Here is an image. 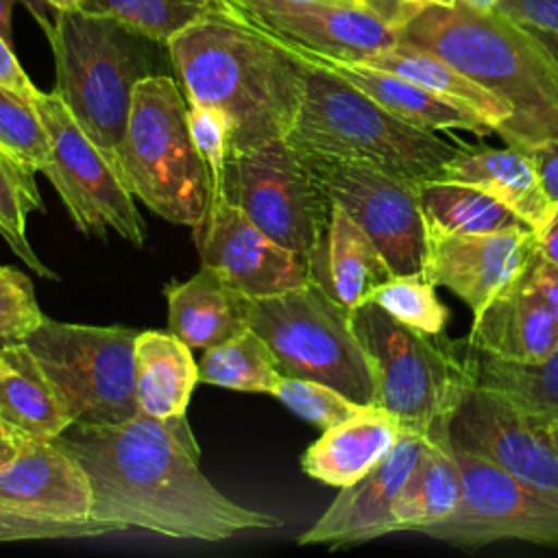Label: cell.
<instances>
[{
  "label": "cell",
  "instance_id": "cell-8",
  "mask_svg": "<svg viewBox=\"0 0 558 558\" xmlns=\"http://www.w3.org/2000/svg\"><path fill=\"white\" fill-rule=\"evenodd\" d=\"M351 323L371 362L375 405L403 427L447 442L449 416L466 386L453 340L410 329L373 301L353 307Z\"/></svg>",
  "mask_w": 558,
  "mask_h": 558
},
{
  "label": "cell",
  "instance_id": "cell-20",
  "mask_svg": "<svg viewBox=\"0 0 558 558\" xmlns=\"http://www.w3.org/2000/svg\"><path fill=\"white\" fill-rule=\"evenodd\" d=\"M283 46H288L301 59L336 72L338 76L355 85L360 92H364L368 98H373L377 105H381L386 111H390L392 116H397L399 120L412 126L427 129V131H449V133L466 131V133H473L475 137H486L495 133V126L480 113L462 105H456L399 74H392L360 61H340V59L323 57L292 44H283Z\"/></svg>",
  "mask_w": 558,
  "mask_h": 558
},
{
  "label": "cell",
  "instance_id": "cell-45",
  "mask_svg": "<svg viewBox=\"0 0 558 558\" xmlns=\"http://www.w3.org/2000/svg\"><path fill=\"white\" fill-rule=\"evenodd\" d=\"M530 153L538 166L547 194L558 205V142H543L534 146Z\"/></svg>",
  "mask_w": 558,
  "mask_h": 558
},
{
  "label": "cell",
  "instance_id": "cell-15",
  "mask_svg": "<svg viewBox=\"0 0 558 558\" xmlns=\"http://www.w3.org/2000/svg\"><path fill=\"white\" fill-rule=\"evenodd\" d=\"M447 445L558 495V453L547 434L493 390L466 381L447 423Z\"/></svg>",
  "mask_w": 558,
  "mask_h": 558
},
{
  "label": "cell",
  "instance_id": "cell-48",
  "mask_svg": "<svg viewBox=\"0 0 558 558\" xmlns=\"http://www.w3.org/2000/svg\"><path fill=\"white\" fill-rule=\"evenodd\" d=\"M28 436H0V469L15 458V453L20 451L22 440Z\"/></svg>",
  "mask_w": 558,
  "mask_h": 558
},
{
  "label": "cell",
  "instance_id": "cell-27",
  "mask_svg": "<svg viewBox=\"0 0 558 558\" xmlns=\"http://www.w3.org/2000/svg\"><path fill=\"white\" fill-rule=\"evenodd\" d=\"M133 366L140 412L155 418H177L187 412L190 397L201 379L192 349L183 340L172 331H137Z\"/></svg>",
  "mask_w": 558,
  "mask_h": 558
},
{
  "label": "cell",
  "instance_id": "cell-39",
  "mask_svg": "<svg viewBox=\"0 0 558 558\" xmlns=\"http://www.w3.org/2000/svg\"><path fill=\"white\" fill-rule=\"evenodd\" d=\"M187 126L190 135L194 140V146L198 148L201 157L205 159L214 190L220 187L225 177V166L231 153V126L222 111L205 105L187 102Z\"/></svg>",
  "mask_w": 558,
  "mask_h": 558
},
{
  "label": "cell",
  "instance_id": "cell-32",
  "mask_svg": "<svg viewBox=\"0 0 558 558\" xmlns=\"http://www.w3.org/2000/svg\"><path fill=\"white\" fill-rule=\"evenodd\" d=\"M198 379L218 388L272 395L281 373L266 340L255 329H246L218 347L205 349Z\"/></svg>",
  "mask_w": 558,
  "mask_h": 558
},
{
  "label": "cell",
  "instance_id": "cell-16",
  "mask_svg": "<svg viewBox=\"0 0 558 558\" xmlns=\"http://www.w3.org/2000/svg\"><path fill=\"white\" fill-rule=\"evenodd\" d=\"M218 2L277 41L340 61H366L399 41L397 28L357 4L296 0Z\"/></svg>",
  "mask_w": 558,
  "mask_h": 558
},
{
  "label": "cell",
  "instance_id": "cell-49",
  "mask_svg": "<svg viewBox=\"0 0 558 558\" xmlns=\"http://www.w3.org/2000/svg\"><path fill=\"white\" fill-rule=\"evenodd\" d=\"M456 4L475 9V11H493V9H497L499 0H456Z\"/></svg>",
  "mask_w": 558,
  "mask_h": 558
},
{
  "label": "cell",
  "instance_id": "cell-10",
  "mask_svg": "<svg viewBox=\"0 0 558 558\" xmlns=\"http://www.w3.org/2000/svg\"><path fill=\"white\" fill-rule=\"evenodd\" d=\"M266 235L312 259L331 214V201L303 155L286 137L229 153L218 190Z\"/></svg>",
  "mask_w": 558,
  "mask_h": 558
},
{
  "label": "cell",
  "instance_id": "cell-25",
  "mask_svg": "<svg viewBox=\"0 0 558 558\" xmlns=\"http://www.w3.org/2000/svg\"><path fill=\"white\" fill-rule=\"evenodd\" d=\"M310 272L312 281L349 310L371 301V294L395 275L368 233L333 203Z\"/></svg>",
  "mask_w": 558,
  "mask_h": 558
},
{
  "label": "cell",
  "instance_id": "cell-35",
  "mask_svg": "<svg viewBox=\"0 0 558 558\" xmlns=\"http://www.w3.org/2000/svg\"><path fill=\"white\" fill-rule=\"evenodd\" d=\"M371 301L401 325L427 336L445 333L449 323V307L438 299L436 286L423 272L392 275L371 294Z\"/></svg>",
  "mask_w": 558,
  "mask_h": 558
},
{
  "label": "cell",
  "instance_id": "cell-2",
  "mask_svg": "<svg viewBox=\"0 0 558 558\" xmlns=\"http://www.w3.org/2000/svg\"><path fill=\"white\" fill-rule=\"evenodd\" d=\"M168 59L187 102L222 111L231 126V153L292 131L303 94L305 61L257 31L225 4L174 35Z\"/></svg>",
  "mask_w": 558,
  "mask_h": 558
},
{
  "label": "cell",
  "instance_id": "cell-4",
  "mask_svg": "<svg viewBox=\"0 0 558 558\" xmlns=\"http://www.w3.org/2000/svg\"><path fill=\"white\" fill-rule=\"evenodd\" d=\"M305 65L303 102L286 137L303 157L360 161L418 185L466 146L399 120L327 68Z\"/></svg>",
  "mask_w": 558,
  "mask_h": 558
},
{
  "label": "cell",
  "instance_id": "cell-22",
  "mask_svg": "<svg viewBox=\"0 0 558 558\" xmlns=\"http://www.w3.org/2000/svg\"><path fill=\"white\" fill-rule=\"evenodd\" d=\"M168 327L190 349L218 347L251 329L253 301L216 268L203 266L185 281L163 286Z\"/></svg>",
  "mask_w": 558,
  "mask_h": 558
},
{
  "label": "cell",
  "instance_id": "cell-3",
  "mask_svg": "<svg viewBox=\"0 0 558 558\" xmlns=\"http://www.w3.org/2000/svg\"><path fill=\"white\" fill-rule=\"evenodd\" d=\"M399 39L436 52L501 98L512 116L497 135L508 146L558 142V59L534 31L497 9L425 4Z\"/></svg>",
  "mask_w": 558,
  "mask_h": 558
},
{
  "label": "cell",
  "instance_id": "cell-9",
  "mask_svg": "<svg viewBox=\"0 0 558 558\" xmlns=\"http://www.w3.org/2000/svg\"><path fill=\"white\" fill-rule=\"evenodd\" d=\"M251 329L266 340L281 375L314 379L362 405H375V379L351 310L316 281L255 299Z\"/></svg>",
  "mask_w": 558,
  "mask_h": 558
},
{
  "label": "cell",
  "instance_id": "cell-30",
  "mask_svg": "<svg viewBox=\"0 0 558 558\" xmlns=\"http://www.w3.org/2000/svg\"><path fill=\"white\" fill-rule=\"evenodd\" d=\"M416 192L427 231L495 233L527 229L510 207L477 185L449 179H427L416 185Z\"/></svg>",
  "mask_w": 558,
  "mask_h": 558
},
{
  "label": "cell",
  "instance_id": "cell-40",
  "mask_svg": "<svg viewBox=\"0 0 558 558\" xmlns=\"http://www.w3.org/2000/svg\"><path fill=\"white\" fill-rule=\"evenodd\" d=\"M113 534L111 527L87 519V521H41L33 517H22L0 508V543L17 541H59V538H89Z\"/></svg>",
  "mask_w": 558,
  "mask_h": 558
},
{
  "label": "cell",
  "instance_id": "cell-14",
  "mask_svg": "<svg viewBox=\"0 0 558 558\" xmlns=\"http://www.w3.org/2000/svg\"><path fill=\"white\" fill-rule=\"evenodd\" d=\"M203 266L216 268L251 299L275 296L312 281L299 253L266 235L222 192H214L207 216L192 229Z\"/></svg>",
  "mask_w": 558,
  "mask_h": 558
},
{
  "label": "cell",
  "instance_id": "cell-50",
  "mask_svg": "<svg viewBox=\"0 0 558 558\" xmlns=\"http://www.w3.org/2000/svg\"><path fill=\"white\" fill-rule=\"evenodd\" d=\"M52 13H57V11H65V9H74V7H78V2L81 0H41Z\"/></svg>",
  "mask_w": 558,
  "mask_h": 558
},
{
  "label": "cell",
  "instance_id": "cell-19",
  "mask_svg": "<svg viewBox=\"0 0 558 558\" xmlns=\"http://www.w3.org/2000/svg\"><path fill=\"white\" fill-rule=\"evenodd\" d=\"M0 508L41 521H87L92 484L59 440L24 438L15 458L0 469Z\"/></svg>",
  "mask_w": 558,
  "mask_h": 558
},
{
  "label": "cell",
  "instance_id": "cell-26",
  "mask_svg": "<svg viewBox=\"0 0 558 558\" xmlns=\"http://www.w3.org/2000/svg\"><path fill=\"white\" fill-rule=\"evenodd\" d=\"M469 384L501 395L534 427L558 421V344L541 362H508L453 340Z\"/></svg>",
  "mask_w": 558,
  "mask_h": 558
},
{
  "label": "cell",
  "instance_id": "cell-54",
  "mask_svg": "<svg viewBox=\"0 0 558 558\" xmlns=\"http://www.w3.org/2000/svg\"><path fill=\"white\" fill-rule=\"evenodd\" d=\"M15 366L11 364V360L0 351V375H7V373H11Z\"/></svg>",
  "mask_w": 558,
  "mask_h": 558
},
{
  "label": "cell",
  "instance_id": "cell-51",
  "mask_svg": "<svg viewBox=\"0 0 558 558\" xmlns=\"http://www.w3.org/2000/svg\"><path fill=\"white\" fill-rule=\"evenodd\" d=\"M536 33V31H534ZM547 46H549V50L556 54V59H558V35H549V33H536Z\"/></svg>",
  "mask_w": 558,
  "mask_h": 558
},
{
  "label": "cell",
  "instance_id": "cell-44",
  "mask_svg": "<svg viewBox=\"0 0 558 558\" xmlns=\"http://www.w3.org/2000/svg\"><path fill=\"white\" fill-rule=\"evenodd\" d=\"M362 9L375 13L392 28L401 31L425 4H418L414 0H353Z\"/></svg>",
  "mask_w": 558,
  "mask_h": 558
},
{
  "label": "cell",
  "instance_id": "cell-31",
  "mask_svg": "<svg viewBox=\"0 0 558 558\" xmlns=\"http://www.w3.org/2000/svg\"><path fill=\"white\" fill-rule=\"evenodd\" d=\"M9 360L15 368L0 375V418L28 438L57 440L74 425L68 405L26 362Z\"/></svg>",
  "mask_w": 558,
  "mask_h": 558
},
{
  "label": "cell",
  "instance_id": "cell-37",
  "mask_svg": "<svg viewBox=\"0 0 558 558\" xmlns=\"http://www.w3.org/2000/svg\"><path fill=\"white\" fill-rule=\"evenodd\" d=\"M272 397L281 401L292 414L316 425L318 429H329L368 408L327 384L288 375H281Z\"/></svg>",
  "mask_w": 558,
  "mask_h": 558
},
{
  "label": "cell",
  "instance_id": "cell-17",
  "mask_svg": "<svg viewBox=\"0 0 558 558\" xmlns=\"http://www.w3.org/2000/svg\"><path fill=\"white\" fill-rule=\"evenodd\" d=\"M536 248L530 227L495 233L427 231L423 277L451 290L475 316L521 279Z\"/></svg>",
  "mask_w": 558,
  "mask_h": 558
},
{
  "label": "cell",
  "instance_id": "cell-24",
  "mask_svg": "<svg viewBox=\"0 0 558 558\" xmlns=\"http://www.w3.org/2000/svg\"><path fill=\"white\" fill-rule=\"evenodd\" d=\"M403 423L379 405H368L355 416L323 429L301 456L305 475L344 488L379 464L403 434Z\"/></svg>",
  "mask_w": 558,
  "mask_h": 558
},
{
  "label": "cell",
  "instance_id": "cell-42",
  "mask_svg": "<svg viewBox=\"0 0 558 558\" xmlns=\"http://www.w3.org/2000/svg\"><path fill=\"white\" fill-rule=\"evenodd\" d=\"M525 281L547 303L558 325V266L543 257L541 251L536 248L525 268Z\"/></svg>",
  "mask_w": 558,
  "mask_h": 558
},
{
  "label": "cell",
  "instance_id": "cell-6",
  "mask_svg": "<svg viewBox=\"0 0 558 558\" xmlns=\"http://www.w3.org/2000/svg\"><path fill=\"white\" fill-rule=\"evenodd\" d=\"M120 168L133 196L153 214L198 227L209 211L214 181L187 126V98L166 74L142 78L131 98Z\"/></svg>",
  "mask_w": 558,
  "mask_h": 558
},
{
  "label": "cell",
  "instance_id": "cell-38",
  "mask_svg": "<svg viewBox=\"0 0 558 558\" xmlns=\"http://www.w3.org/2000/svg\"><path fill=\"white\" fill-rule=\"evenodd\" d=\"M33 281L13 266H0V342H22L41 323Z\"/></svg>",
  "mask_w": 558,
  "mask_h": 558
},
{
  "label": "cell",
  "instance_id": "cell-33",
  "mask_svg": "<svg viewBox=\"0 0 558 558\" xmlns=\"http://www.w3.org/2000/svg\"><path fill=\"white\" fill-rule=\"evenodd\" d=\"M33 211H44L35 172L0 150V235L35 275L57 281V272L37 257L28 242L26 227Z\"/></svg>",
  "mask_w": 558,
  "mask_h": 558
},
{
  "label": "cell",
  "instance_id": "cell-34",
  "mask_svg": "<svg viewBox=\"0 0 558 558\" xmlns=\"http://www.w3.org/2000/svg\"><path fill=\"white\" fill-rule=\"evenodd\" d=\"M218 7V0H81L78 9L116 17L144 37L166 46Z\"/></svg>",
  "mask_w": 558,
  "mask_h": 558
},
{
  "label": "cell",
  "instance_id": "cell-12",
  "mask_svg": "<svg viewBox=\"0 0 558 558\" xmlns=\"http://www.w3.org/2000/svg\"><path fill=\"white\" fill-rule=\"evenodd\" d=\"M462 473V499L451 517L423 534L458 547L527 541L558 547V495L517 480L497 464L453 449Z\"/></svg>",
  "mask_w": 558,
  "mask_h": 558
},
{
  "label": "cell",
  "instance_id": "cell-28",
  "mask_svg": "<svg viewBox=\"0 0 558 558\" xmlns=\"http://www.w3.org/2000/svg\"><path fill=\"white\" fill-rule=\"evenodd\" d=\"M460 499L462 473L453 449L427 438L392 508V530L423 534L451 517Z\"/></svg>",
  "mask_w": 558,
  "mask_h": 558
},
{
  "label": "cell",
  "instance_id": "cell-7",
  "mask_svg": "<svg viewBox=\"0 0 558 558\" xmlns=\"http://www.w3.org/2000/svg\"><path fill=\"white\" fill-rule=\"evenodd\" d=\"M137 331L122 325H81L44 318L22 342L0 351L37 371L63 399L74 425L122 423L140 412L133 347Z\"/></svg>",
  "mask_w": 558,
  "mask_h": 558
},
{
  "label": "cell",
  "instance_id": "cell-46",
  "mask_svg": "<svg viewBox=\"0 0 558 558\" xmlns=\"http://www.w3.org/2000/svg\"><path fill=\"white\" fill-rule=\"evenodd\" d=\"M22 2L28 7V11L33 13V17L41 24L44 33L48 35L52 28V17H48V7L41 0H0V33L11 41V15H13V7Z\"/></svg>",
  "mask_w": 558,
  "mask_h": 558
},
{
  "label": "cell",
  "instance_id": "cell-47",
  "mask_svg": "<svg viewBox=\"0 0 558 558\" xmlns=\"http://www.w3.org/2000/svg\"><path fill=\"white\" fill-rule=\"evenodd\" d=\"M536 242H538L541 255L558 266V209L549 218V222L536 233Z\"/></svg>",
  "mask_w": 558,
  "mask_h": 558
},
{
  "label": "cell",
  "instance_id": "cell-56",
  "mask_svg": "<svg viewBox=\"0 0 558 558\" xmlns=\"http://www.w3.org/2000/svg\"><path fill=\"white\" fill-rule=\"evenodd\" d=\"M296 2H333V4H355L353 0H296ZM360 7V4H357Z\"/></svg>",
  "mask_w": 558,
  "mask_h": 558
},
{
  "label": "cell",
  "instance_id": "cell-5",
  "mask_svg": "<svg viewBox=\"0 0 558 558\" xmlns=\"http://www.w3.org/2000/svg\"><path fill=\"white\" fill-rule=\"evenodd\" d=\"M46 37L54 54V92L85 135L120 168L133 89L155 74L153 46L161 44L116 17L78 7L57 11Z\"/></svg>",
  "mask_w": 558,
  "mask_h": 558
},
{
  "label": "cell",
  "instance_id": "cell-43",
  "mask_svg": "<svg viewBox=\"0 0 558 558\" xmlns=\"http://www.w3.org/2000/svg\"><path fill=\"white\" fill-rule=\"evenodd\" d=\"M0 85L7 89H13L26 98H33L37 94V87L20 65L11 41L0 33Z\"/></svg>",
  "mask_w": 558,
  "mask_h": 558
},
{
  "label": "cell",
  "instance_id": "cell-55",
  "mask_svg": "<svg viewBox=\"0 0 558 558\" xmlns=\"http://www.w3.org/2000/svg\"><path fill=\"white\" fill-rule=\"evenodd\" d=\"M418 4H440V7H451L456 4V0H414Z\"/></svg>",
  "mask_w": 558,
  "mask_h": 558
},
{
  "label": "cell",
  "instance_id": "cell-11",
  "mask_svg": "<svg viewBox=\"0 0 558 558\" xmlns=\"http://www.w3.org/2000/svg\"><path fill=\"white\" fill-rule=\"evenodd\" d=\"M50 137V161L41 170L81 233L105 240L109 231L144 246L146 222L120 168L85 135L57 92L33 96Z\"/></svg>",
  "mask_w": 558,
  "mask_h": 558
},
{
  "label": "cell",
  "instance_id": "cell-36",
  "mask_svg": "<svg viewBox=\"0 0 558 558\" xmlns=\"http://www.w3.org/2000/svg\"><path fill=\"white\" fill-rule=\"evenodd\" d=\"M0 150L33 172L50 161V137L33 98L0 85Z\"/></svg>",
  "mask_w": 558,
  "mask_h": 558
},
{
  "label": "cell",
  "instance_id": "cell-21",
  "mask_svg": "<svg viewBox=\"0 0 558 558\" xmlns=\"http://www.w3.org/2000/svg\"><path fill=\"white\" fill-rule=\"evenodd\" d=\"M436 179L477 185L510 207L536 233L549 222L558 205L547 194L530 150L508 146H464L447 159Z\"/></svg>",
  "mask_w": 558,
  "mask_h": 558
},
{
  "label": "cell",
  "instance_id": "cell-52",
  "mask_svg": "<svg viewBox=\"0 0 558 558\" xmlns=\"http://www.w3.org/2000/svg\"><path fill=\"white\" fill-rule=\"evenodd\" d=\"M545 434H547V440L551 442V447H554V451L558 453V421L556 423H551V425H547V429H545Z\"/></svg>",
  "mask_w": 558,
  "mask_h": 558
},
{
  "label": "cell",
  "instance_id": "cell-1",
  "mask_svg": "<svg viewBox=\"0 0 558 558\" xmlns=\"http://www.w3.org/2000/svg\"><path fill=\"white\" fill-rule=\"evenodd\" d=\"M92 484L89 519L111 532L220 543L251 530H277L275 514L235 504L201 471V447L183 416L144 412L111 425H70L57 438Z\"/></svg>",
  "mask_w": 558,
  "mask_h": 558
},
{
  "label": "cell",
  "instance_id": "cell-29",
  "mask_svg": "<svg viewBox=\"0 0 558 558\" xmlns=\"http://www.w3.org/2000/svg\"><path fill=\"white\" fill-rule=\"evenodd\" d=\"M360 63L399 74L456 105H462L480 113L495 126V133H499L512 116L510 107L501 98H497L495 94H490L488 89L471 81L466 74L456 70L449 61H445L436 52H429L421 46L399 39L392 48L381 50Z\"/></svg>",
  "mask_w": 558,
  "mask_h": 558
},
{
  "label": "cell",
  "instance_id": "cell-18",
  "mask_svg": "<svg viewBox=\"0 0 558 558\" xmlns=\"http://www.w3.org/2000/svg\"><path fill=\"white\" fill-rule=\"evenodd\" d=\"M425 440L421 432L405 427L379 464L355 484L340 488L316 523L299 536V543L342 547L392 534V508Z\"/></svg>",
  "mask_w": 558,
  "mask_h": 558
},
{
  "label": "cell",
  "instance_id": "cell-53",
  "mask_svg": "<svg viewBox=\"0 0 558 558\" xmlns=\"http://www.w3.org/2000/svg\"><path fill=\"white\" fill-rule=\"evenodd\" d=\"M0 436H24L15 427H11L4 418H0Z\"/></svg>",
  "mask_w": 558,
  "mask_h": 558
},
{
  "label": "cell",
  "instance_id": "cell-41",
  "mask_svg": "<svg viewBox=\"0 0 558 558\" xmlns=\"http://www.w3.org/2000/svg\"><path fill=\"white\" fill-rule=\"evenodd\" d=\"M497 11L530 31L558 35V0H499Z\"/></svg>",
  "mask_w": 558,
  "mask_h": 558
},
{
  "label": "cell",
  "instance_id": "cell-23",
  "mask_svg": "<svg viewBox=\"0 0 558 558\" xmlns=\"http://www.w3.org/2000/svg\"><path fill=\"white\" fill-rule=\"evenodd\" d=\"M464 344L508 362H541L558 344V325L547 303L527 286L525 272L490 301L462 338Z\"/></svg>",
  "mask_w": 558,
  "mask_h": 558
},
{
  "label": "cell",
  "instance_id": "cell-13",
  "mask_svg": "<svg viewBox=\"0 0 558 558\" xmlns=\"http://www.w3.org/2000/svg\"><path fill=\"white\" fill-rule=\"evenodd\" d=\"M329 201L377 244L395 275L423 272L427 227L416 183L360 161L303 157Z\"/></svg>",
  "mask_w": 558,
  "mask_h": 558
}]
</instances>
